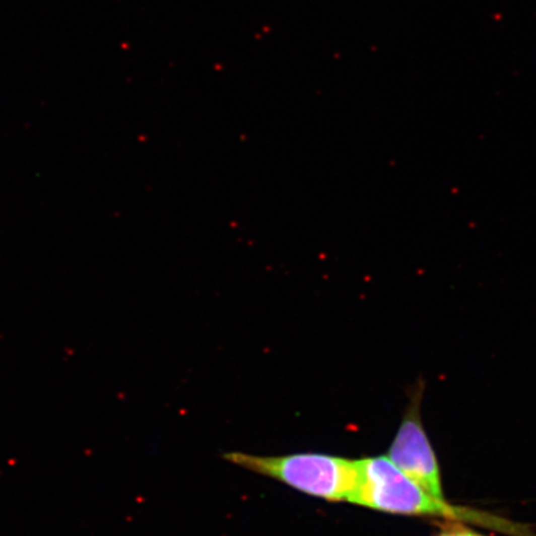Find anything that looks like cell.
Segmentation results:
<instances>
[{
    "mask_svg": "<svg viewBox=\"0 0 536 536\" xmlns=\"http://www.w3.org/2000/svg\"><path fill=\"white\" fill-rule=\"evenodd\" d=\"M224 458L238 467L277 479L304 494L328 502H348L358 476L356 459L323 453L267 457L230 452Z\"/></svg>",
    "mask_w": 536,
    "mask_h": 536,
    "instance_id": "7a4b0ae2",
    "label": "cell"
},
{
    "mask_svg": "<svg viewBox=\"0 0 536 536\" xmlns=\"http://www.w3.org/2000/svg\"><path fill=\"white\" fill-rule=\"evenodd\" d=\"M358 476L348 502L384 513L409 516H441L510 529L504 520L436 499L412 482L388 457L356 459Z\"/></svg>",
    "mask_w": 536,
    "mask_h": 536,
    "instance_id": "6da1fadb",
    "label": "cell"
},
{
    "mask_svg": "<svg viewBox=\"0 0 536 536\" xmlns=\"http://www.w3.org/2000/svg\"><path fill=\"white\" fill-rule=\"evenodd\" d=\"M437 536H476V532L467 529H462V527H457V529L449 530V531H446Z\"/></svg>",
    "mask_w": 536,
    "mask_h": 536,
    "instance_id": "277c9868",
    "label": "cell"
},
{
    "mask_svg": "<svg viewBox=\"0 0 536 536\" xmlns=\"http://www.w3.org/2000/svg\"><path fill=\"white\" fill-rule=\"evenodd\" d=\"M476 536H483V535H479V534H476Z\"/></svg>",
    "mask_w": 536,
    "mask_h": 536,
    "instance_id": "5b68a950",
    "label": "cell"
},
{
    "mask_svg": "<svg viewBox=\"0 0 536 536\" xmlns=\"http://www.w3.org/2000/svg\"><path fill=\"white\" fill-rule=\"evenodd\" d=\"M425 387L422 377L410 386L407 391L409 404L387 457L428 495L444 500L438 462L421 420Z\"/></svg>",
    "mask_w": 536,
    "mask_h": 536,
    "instance_id": "3957f363",
    "label": "cell"
}]
</instances>
